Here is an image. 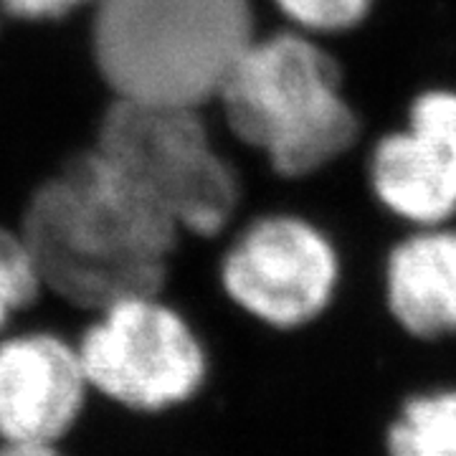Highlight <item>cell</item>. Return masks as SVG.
<instances>
[{
	"instance_id": "cell-14",
	"label": "cell",
	"mask_w": 456,
	"mask_h": 456,
	"mask_svg": "<svg viewBox=\"0 0 456 456\" xmlns=\"http://www.w3.org/2000/svg\"><path fill=\"white\" fill-rule=\"evenodd\" d=\"M0 456H64L56 444H11L0 441Z\"/></svg>"
},
{
	"instance_id": "cell-9",
	"label": "cell",
	"mask_w": 456,
	"mask_h": 456,
	"mask_svg": "<svg viewBox=\"0 0 456 456\" xmlns=\"http://www.w3.org/2000/svg\"><path fill=\"white\" fill-rule=\"evenodd\" d=\"M386 302L393 320L419 340L456 338V226L411 228L388 251Z\"/></svg>"
},
{
	"instance_id": "cell-7",
	"label": "cell",
	"mask_w": 456,
	"mask_h": 456,
	"mask_svg": "<svg viewBox=\"0 0 456 456\" xmlns=\"http://www.w3.org/2000/svg\"><path fill=\"white\" fill-rule=\"evenodd\" d=\"M375 200L411 228L456 216V89L434 86L408 104L406 122L368 155Z\"/></svg>"
},
{
	"instance_id": "cell-1",
	"label": "cell",
	"mask_w": 456,
	"mask_h": 456,
	"mask_svg": "<svg viewBox=\"0 0 456 456\" xmlns=\"http://www.w3.org/2000/svg\"><path fill=\"white\" fill-rule=\"evenodd\" d=\"M178 236L97 150L36 191L20 233L41 284L92 312L160 292Z\"/></svg>"
},
{
	"instance_id": "cell-8",
	"label": "cell",
	"mask_w": 456,
	"mask_h": 456,
	"mask_svg": "<svg viewBox=\"0 0 456 456\" xmlns=\"http://www.w3.org/2000/svg\"><path fill=\"white\" fill-rule=\"evenodd\" d=\"M89 395L77 345L53 332L0 340V441L59 446L79 424Z\"/></svg>"
},
{
	"instance_id": "cell-2",
	"label": "cell",
	"mask_w": 456,
	"mask_h": 456,
	"mask_svg": "<svg viewBox=\"0 0 456 456\" xmlns=\"http://www.w3.org/2000/svg\"><path fill=\"white\" fill-rule=\"evenodd\" d=\"M231 132L281 178H310L355 145L338 61L310 33L256 36L218 92Z\"/></svg>"
},
{
	"instance_id": "cell-10",
	"label": "cell",
	"mask_w": 456,
	"mask_h": 456,
	"mask_svg": "<svg viewBox=\"0 0 456 456\" xmlns=\"http://www.w3.org/2000/svg\"><path fill=\"white\" fill-rule=\"evenodd\" d=\"M391 456H456V388L408 398L388 428Z\"/></svg>"
},
{
	"instance_id": "cell-12",
	"label": "cell",
	"mask_w": 456,
	"mask_h": 456,
	"mask_svg": "<svg viewBox=\"0 0 456 456\" xmlns=\"http://www.w3.org/2000/svg\"><path fill=\"white\" fill-rule=\"evenodd\" d=\"M38 289L41 279L23 239L0 231V332L16 312L31 305Z\"/></svg>"
},
{
	"instance_id": "cell-13",
	"label": "cell",
	"mask_w": 456,
	"mask_h": 456,
	"mask_svg": "<svg viewBox=\"0 0 456 456\" xmlns=\"http://www.w3.org/2000/svg\"><path fill=\"white\" fill-rule=\"evenodd\" d=\"M86 3H99V0H0V5L20 18H33V20H41V18H59L82 8Z\"/></svg>"
},
{
	"instance_id": "cell-6",
	"label": "cell",
	"mask_w": 456,
	"mask_h": 456,
	"mask_svg": "<svg viewBox=\"0 0 456 456\" xmlns=\"http://www.w3.org/2000/svg\"><path fill=\"white\" fill-rule=\"evenodd\" d=\"M342 264L325 228L297 213H269L231 241L221 264L226 294L277 330L314 322L332 305Z\"/></svg>"
},
{
	"instance_id": "cell-3",
	"label": "cell",
	"mask_w": 456,
	"mask_h": 456,
	"mask_svg": "<svg viewBox=\"0 0 456 456\" xmlns=\"http://www.w3.org/2000/svg\"><path fill=\"white\" fill-rule=\"evenodd\" d=\"M256 38L248 0H99L94 56L117 99L198 110Z\"/></svg>"
},
{
	"instance_id": "cell-4",
	"label": "cell",
	"mask_w": 456,
	"mask_h": 456,
	"mask_svg": "<svg viewBox=\"0 0 456 456\" xmlns=\"http://www.w3.org/2000/svg\"><path fill=\"white\" fill-rule=\"evenodd\" d=\"M97 152L180 231L211 236L236 211V170L211 145L198 110L117 99Z\"/></svg>"
},
{
	"instance_id": "cell-5",
	"label": "cell",
	"mask_w": 456,
	"mask_h": 456,
	"mask_svg": "<svg viewBox=\"0 0 456 456\" xmlns=\"http://www.w3.org/2000/svg\"><path fill=\"white\" fill-rule=\"evenodd\" d=\"M97 314L77 345L92 393L134 413H165L196 398L208 360L180 312L142 294Z\"/></svg>"
},
{
	"instance_id": "cell-11",
	"label": "cell",
	"mask_w": 456,
	"mask_h": 456,
	"mask_svg": "<svg viewBox=\"0 0 456 456\" xmlns=\"http://www.w3.org/2000/svg\"><path fill=\"white\" fill-rule=\"evenodd\" d=\"M289 28L314 38L355 31L373 13L375 0H274Z\"/></svg>"
}]
</instances>
